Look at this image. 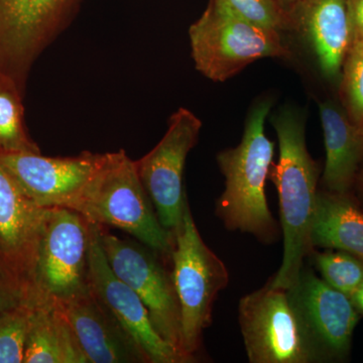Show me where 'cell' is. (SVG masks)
I'll return each instance as SVG.
<instances>
[{
    "label": "cell",
    "mask_w": 363,
    "mask_h": 363,
    "mask_svg": "<svg viewBox=\"0 0 363 363\" xmlns=\"http://www.w3.org/2000/svg\"><path fill=\"white\" fill-rule=\"evenodd\" d=\"M89 243V221L85 217L68 208H49L26 303H65L87 293Z\"/></svg>",
    "instance_id": "cell-6"
},
{
    "label": "cell",
    "mask_w": 363,
    "mask_h": 363,
    "mask_svg": "<svg viewBox=\"0 0 363 363\" xmlns=\"http://www.w3.org/2000/svg\"><path fill=\"white\" fill-rule=\"evenodd\" d=\"M315 266L327 285L352 297L363 284V260L343 250L312 253Z\"/></svg>",
    "instance_id": "cell-21"
},
{
    "label": "cell",
    "mask_w": 363,
    "mask_h": 363,
    "mask_svg": "<svg viewBox=\"0 0 363 363\" xmlns=\"http://www.w3.org/2000/svg\"><path fill=\"white\" fill-rule=\"evenodd\" d=\"M89 227L88 285L91 293L135 339L150 363H187L176 348L159 335L140 297L112 271L100 245L97 224L89 222Z\"/></svg>",
    "instance_id": "cell-13"
},
{
    "label": "cell",
    "mask_w": 363,
    "mask_h": 363,
    "mask_svg": "<svg viewBox=\"0 0 363 363\" xmlns=\"http://www.w3.org/2000/svg\"><path fill=\"white\" fill-rule=\"evenodd\" d=\"M195 67L214 82H224L264 58H286L281 33L241 18L222 0H209L189 30Z\"/></svg>",
    "instance_id": "cell-4"
},
{
    "label": "cell",
    "mask_w": 363,
    "mask_h": 363,
    "mask_svg": "<svg viewBox=\"0 0 363 363\" xmlns=\"http://www.w3.org/2000/svg\"><path fill=\"white\" fill-rule=\"evenodd\" d=\"M350 298L358 313L363 316V284Z\"/></svg>",
    "instance_id": "cell-28"
},
{
    "label": "cell",
    "mask_w": 363,
    "mask_h": 363,
    "mask_svg": "<svg viewBox=\"0 0 363 363\" xmlns=\"http://www.w3.org/2000/svg\"><path fill=\"white\" fill-rule=\"evenodd\" d=\"M30 308L23 363H88L58 303L43 300Z\"/></svg>",
    "instance_id": "cell-19"
},
{
    "label": "cell",
    "mask_w": 363,
    "mask_h": 363,
    "mask_svg": "<svg viewBox=\"0 0 363 363\" xmlns=\"http://www.w3.org/2000/svg\"><path fill=\"white\" fill-rule=\"evenodd\" d=\"M82 0H0V72L21 90L33 64L68 26Z\"/></svg>",
    "instance_id": "cell-9"
},
{
    "label": "cell",
    "mask_w": 363,
    "mask_h": 363,
    "mask_svg": "<svg viewBox=\"0 0 363 363\" xmlns=\"http://www.w3.org/2000/svg\"><path fill=\"white\" fill-rule=\"evenodd\" d=\"M23 291L6 274L0 271V311L25 304Z\"/></svg>",
    "instance_id": "cell-25"
},
{
    "label": "cell",
    "mask_w": 363,
    "mask_h": 363,
    "mask_svg": "<svg viewBox=\"0 0 363 363\" xmlns=\"http://www.w3.org/2000/svg\"><path fill=\"white\" fill-rule=\"evenodd\" d=\"M97 226L100 245L112 271L142 300L159 335L184 357L180 302L173 274L162 260L168 257L140 241L121 240L104 226Z\"/></svg>",
    "instance_id": "cell-7"
},
{
    "label": "cell",
    "mask_w": 363,
    "mask_h": 363,
    "mask_svg": "<svg viewBox=\"0 0 363 363\" xmlns=\"http://www.w3.org/2000/svg\"><path fill=\"white\" fill-rule=\"evenodd\" d=\"M353 190L357 191V196L355 197H357L358 202H359V204L363 208V167L360 169L359 173H358Z\"/></svg>",
    "instance_id": "cell-27"
},
{
    "label": "cell",
    "mask_w": 363,
    "mask_h": 363,
    "mask_svg": "<svg viewBox=\"0 0 363 363\" xmlns=\"http://www.w3.org/2000/svg\"><path fill=\"white\" fill-rule=\"evenodd\" d=\"M351 26V43L363 45V0H347Z\"/></svg>",
    "instance_id": "cell-26"
},
{
    "label": "cell",
    "mask_w": 363,
    "mask_h": 363,
    "mask_svg": "<svg viewBox=\"0 0 363 363\" xmlns=\"http://www.w3.org/2000/svg\"><path fill=\"white\" fill-rule=\"evenodd\" d=\"M88 363H150L123 325L92 293L58 303Z\"/></svg>",
    "instance_id": "cell-15"
},
{
    "label": "cell",
    "mask_w": 363,
    "mask_h": 363,
    "mask_svg": "<svg viewBox=\"0 0 363 363\" xmlns=\"http://www.w3.org/2000/svg\"><path fill=\"white\" fill-rule=\"evenodd\" d=\"M362 167H363V164H362Z\"/></svg>",
    "instance_id": "cell-31"
},
{
    "label": "cell",
    "mask_w": 363,
    "mask_h": 363,
    "mask_svg": "<svg viewBox=\"0 0 363 363\" xmlns=\"http://www.w3.org/2000/svg\"><path fill=\"white\" fill-rule=\"evenodd\" d=\"M74 211L91 223L121 229L166 257L175 247V234L162 225L135 162L123 150L104 155Z\"/></svg>",
    "instance_id": "cell-3"
},
{
    "label": "cell",
    "mask_w": 363,
    "mask_h": 363,
    "mask_svg": "<svg viewBox=\"0 0 363 363\" xmlns=\"http://www.w3.org/2000/svg\"><path fill=\"white\" fill-rule=\"evenodd\" d=\"M311 243L313 248L343 250L363 260V208L352 192L318 191Z\"/></svg>",
    "instance_id": "cell-18"
},
{
    "label": "cell",
    "mask_w": 363,
    "mask_h": 363,
    "mask_svg": "<svg viewBox=\"0 0 363 363\" xmlns=\"http://www.w3.org/2000/svg\"><path fill=\"white\" fill-rule=\"evenodd\" d=\"M202 123L193 112L179 108L169 119L167 133L149 154L135 162L143 187L164 228L174 233L188 201L184 169L199 138Z\"/></svg>",
    "instance_id": "cell-11"
},
{
    "label": "cell",
    "mask_w": 363,
    "mask_h": 363,
    "mask_svg": "<svg viewBox=\"0 0 363 363\" xmlns=\"http://www.w3.org/2000/svg\"><path fill=\"white\" fill-rule=\"evenodd\" d=\"M272 104L271 99L257 102L247 116L240 145L217 155L225 177V189L216 204L217 216L228 230L252 234L264 243L274 242L279 236L266 195L274 154V143L264 133Z\"/></svg>",
    "instance_id": "cell-2"
},
{
    "label": "cell",
    "mask_w": 363,
    "mask_h": 363,
    "mask_svg": "<svg viewBox=\"0 0 363 363\" xmlns=\"http://www.w3.org/2000/svg\"><path fill=\"white\" fill-rule=\"evenodd\" d=\"M271 121L278 135L279 156L278 162H272L269 178L278 191L284 252L281 267L269 283L288 290L297 281L305 257L314 252L311 227L320 171L306 143L304 117L284 108Z\"/></svg>",
    "instance_id": "cell-1"
},
{
    "label": "cell",
    "mask_w": 363,
    "mask_h": 363,
    "mask_svg": "<svg viewBox=\"0 0 363 363\" xmlns=\"http://www.w3.org/2000/svg\"><path fill=\"white\" fill-rule=\"evenodd\" d=\"M291 13L295 30L305 33L324 77L340 80L351 45L347 0H298Z\"/></svg>",
    "instance_id": "cell-16"
},
{
    "label": "cell",
    "mask_w": 363,
    "mask_h": 363,
    "mask_svg": "<svg viewBox=\"0 0 363 363\" xmlns=\"http://www.w3.org/2000/svg\"><path fill=\"white\" fill-rule=\"evenodd\" d=\"M234 13L255 25L281 33L295 30L292 13L281 0H222Z\"/></svg>",
    "instance_id": "cell-24"
},
{
    "label": "cell",
    "mask_w": 363,
    "mask_h": 363,
    "mask_svg": "<svg viewBox=\"0 0 363 363\" xmlns=\"http://www.w3.org/2000/svg\"><path fill=\"white\" fill-rule=\"evenodd\" d=\"M286 292L315 362L347 359L362 317L351 298L327 285L305 264Z\"/></svg>",
    "instance_id": "cell-8"
},
{
    "label": "cell",
    "mask_w": 363,
    "mask_h": 363,
    "mask_svg": "<svg viewBox=\"0 0 363 363\" xmlns=\"http://www.w3.org/2000/svg\"><path fill=\"white\" fill-rule=\"evenodd\" d=\"M48 210L28 199L0 164V259L26 302L32 291Z\"/></svg>",
    "instance_id": "cell-14"
},
{
    "label": "cell",
    "mask_w": 363,
    "mask_h": 363,
    "mask_svg": "<svg viewBox=\"0 0 363 363\" xmlns=\"http://www.w3.org/2000/svg\"><path fill=\"white\" fill-rule=\"evenodd\" d=\"M0 271H1L2 272H4V274H6L7 277H9V274H7V272L6 271V267H4V264H2V260L1 259H0ZM11 279V278H9ZM18 288H20V286H18Z\"/></svg>",
    "instance_id": "cell-30"
},
{
    "label": "cell",
    "mask_w": 363,
    "mask_h": 363,
    "mask_svg": "<svg viewBox=\"0 0 363 363\" xmlns=\"http://www.w3.org/2000/svg\"><path fill=\"white\" fill-rule=\"evenodd\" d=\"M105 154L44 157L40 152L0 154V164L35 204L74 210L104 162Z\"/></svg>",
    "instance_id": "cell-12"
},
{
    "label": "cell",
    "mask_w": 363,
    "mask_h": 363,
    "mask_svg": "<svg viewBox=\"0 0 363 363\" xmlns=\"http://www.w3.org/2000/svg\"><path fill=\"white\" fill-rule=\"evenodd\" d=\"M174 234L172 274L180 302L182 353L192 362L201 347L205 329L211 325L215 300L226 288L229 274L224 262L202 240L188 201Z\"/></svg>",
    "instance_id": "cell-5"
},
{
    "label": "cell",
    "mask_w": 363,
    "mask_h": 363,
    "mask_svg": "<svg viewBox=\"0 0 363 363\" xmlns=\"http://www.w3.org/2000/svg\"><path fill=\"white\" fill-rule=\"evenodd\" d=\"M340 97L351 123L363 135V45L351 43L340 77Z\"/></svg>",
    "instance_id": "cell-22"
},
{
    "label": "cell",
    "mask_w": 363,
    "mask_h": 363,
    "mask_svg": "<svg viewBox=\"0 0 363 363\" xmlns=\"http://www.w3.org/2000/svg\"><path fill=\"white\" fill-rule=\"evenodd\" d=\"M23 94L13 78L0 72V154L40 152L26 133Z\"/></svg>",
    "instance_id": "cell-20"
},
{
    "label": "cell",
    "mask_w": 363,
    "mask_h": 363,
    "mask_svg": "<svg viewBox=\"0 0 363 363\" xmlns=\"http://www.w3.org/2000/svg\"><path fill=\"white\" fill-rule=\"evenodd\" d=\"M297 1H298V0H281V2H283V4H285L286 7H288L289 11H290L294 4H295Z\"/></svg>",
    "instance_id": "cell-29"
},
{
    "label": "cell",
    "mask_w": 363,
    "mask_h": 363,
    "mask_svg": "<svg viewBox=\"0 0 363 363\" xmlns=\"http://www.w3.org/2000/svg\"><path fill=\"white\" fill-rule=\"evenodd\" d=\"M326 162L322 183L330 192H352L363 164V135L343 107L332 101L320 104Z\"/></svg>",
    "instance_id": "cell-17"
},
{
    "label": "cell",
    "mask_w": 363,
    "mask_h": 363,
    "mask_svg": "<svg viewBox=\"0 0 363 363\" xmlns=\"http://www.w3.org/2000/svg\"><path fill=\"white\" fill-rule=\"evenodd\" d=\"M30 305L0 311V363H23Z\"/></svg>",
    "instance_id": "cell-23"
},
{
    "label": "cell",
    "mask_w": 363,
    "mask_h": 363,
    "mask_svg": "<svg viewBox=\"0 0 363 363\" xmlns=\"http://www.w3.org/2000/svg\"><path fill=\"white\" fill-rule=\"evenodd\" d=\"M238 321L252 363H314L285 289L271 283L240 300Z\"/></svg>",
    "instance_id": "cell-10"
}]
</instances>
